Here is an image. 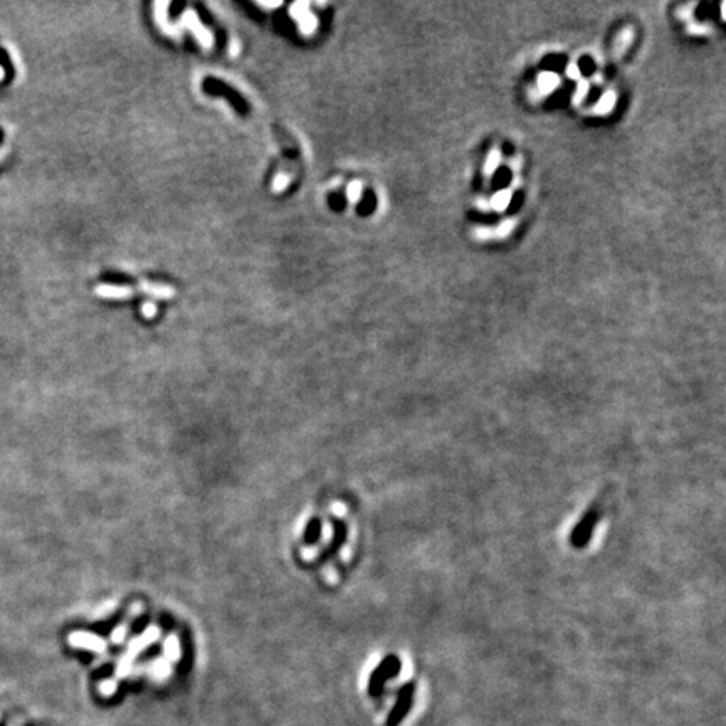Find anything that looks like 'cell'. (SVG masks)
Masks as SVG:
<instances>
[{
    "mask_svg": "<svg viewBox=\"0 0 726 726\" xmlns=\"http://www.w3.org/2000/svg\"><path fill=\"white\" fill-rule=\"evenodd\" d=\"M599 520H600V508L597 505H592L587 508L584 516L580 518L579 523L573 526V530L570 533V545L573 548L582 550L590 543L592 535H594V531L599 525Z\"/></svg>",
    "mask_w": 726,
    "mask_h": 726,
    "instance_id": "cell-1",
    "label": "cell"
},
{
    "mask_svg": "<svg viewBox=\"0 0 726 726\" xmlns=\"http://www.w3.org/2000/svg\"><path fill=\"white\" fill-rule=\"evenodd\" d=\"M182 26L185 27V29L191 31L193 36H196V39L203 46V48H205V49H210L212 48V43H214V39H212V34L205 29V27L201 24V22H198L196 12H193V11H185L183 16H182Z\"/></svg>",
    "mask_w": 726,
    "mask_h": 726,
    "instance_id": "cell-2",
    "label": "cell"
},
{
    "mask_svg": "<svg viewBox=\"0 0 726 726\" xmlns=\"http://www.w3.org/2000/svg\"><path fill=\"white\" fill-rule=\"evenodd\" d=\"M291 17L299 22V29H301L304 36H311L313 32L316 31L318 21L311 14V11H309V6L306 2L293 4V6H291Z\"/></svg>",
    "mask_w": 726,
    "mask_h": 726,
    "instance_id": "cell-3",
    "label": "cell"
},
{
    "mask_svg": "<svg viewBox=\"0 0 726 726\" xmlns=\"http://www.w3.org/2000/svg\"><path fill=\"white\" fill-rule=\"evenodd\" d=\"M397 671H399V659H397L395 656H388V658L382 663L380 668L377 669L375 674H373L372 683H370V690H372V693L380 691L383 681H385L387 678L394 676Z\"/></svg>",
    "mask_w": 726,
    "mask_h": 726,
    "instance_id": "cell-4",
    "label": "cell"
},
{
    "mask_svg": "<svg viewBox=\"0 0 726 726\" xmlns=\"http://www.w3.org/2000/svg\"><path fill=\"white\" fill-rule=\"evenodd\" d=\"M133 291L128 286H111V284H101L96 288V294L101 296V298L106 299H128L132 298Z\"/></svg>",
    "mask_w": 726,
    "mask_h": 726,
    "instance_id": "cell-5",
    "label": "cell"
},
{
    "mask_svg": "<svg viewBox=\"0 0 726 726\" xmlns=\"http://www.w3.org/2000/svg\"><path fill=\"white\" fill-rule=\"evenodd\" d=\"M140 288H142V291H145L146 294L154 296V298H159V299H169V298H172V296H175V289L170 288V286L151 284V283H146V281H143Z\"/></svg>",
    "mask_w": 726,
    "mask_h": 726,
    "instance_id": "cell-6",
    "label": "cell"
},
{
    "mask_svg": "<svg viewBox=\"0 0 726 726\" xmlns=\"http://www.w3.org/2000/svg\"><path fill=\"white\" fill-rule=\"evenodd\" d=\"M632 39H634V29H632V27H626V29L617 36L616 46H614V54H616V58H622L629 46L632 44Z\"/></svg>",
    "mask_w": 726,
    "mask_h": 726,
    "instance_id": "cell-7",
    "label": "cell"
},
{
    "mask_svg": "<svg viewBox=\"0 0 726 726\" xmlns=\"http://www.w3.org/2000/svg\"><path fill=\"white\" fill-rule=\"evenodd\" d=\"M170 4L169 2H156L155 4V12H156V21H159V24L161 26V29H164L166 34L174 36V37H180V32L177 29H174V27L169 26V22H166V9H169Z\"/></svg>",
    "mask_w": 726,
    "mask_h": 726,
    "instance_id": "cell-8",
    "label": "cell"
},
{
    "mask_svg": "<svg viewBox=\"0 0 726 726\" xmlns=\"http://www.w3.org/2000/svg\"><path fill=\"white\" fill-rule=\"evenodd\" d=\"M538 87L540 91L543 92V95H548V92L555 91L558 87V85H560V78L557 76L555 73H542L538 76Z\"/></svg>",
    "mask_w": 726,
    "mask_h": 726,
    "instance_id": "cell-9",
    "label": "cell"
},
{
    "mask_svg": "<svg viewBox=\"0 0 726 726\" xmlns=\"http://www.w3.org/2000/svg\"><path fill=\"white\" fill-rule=\"evenodd\" d=\"M614 106H616V92L607 91V92H604L602 98H600L599 103L595 105L594 113L595 114H609L610 111L614 110Z\"/></svg>",
    "mask_w": 726,
    "mask_h": 726,
    "instance_id": "cell-10",
    "label": "cell"
},
{
    "mask_svg": "<svg viewBox=\"0 0 726 726\" xmlns=\"http://www.w3.org/2000/svg\"><path fill=\"white\" fill-rule=\"evenodd\" d=\"M511 197H513L511 188H506V191H499L498 193H494L493 198H491V207H493L494 210H498V212L506 210L508 205H510V202H511Z\"/></svg>",
    "mask_w": 726,
    "mask_h": 726,
    "instance_id": "cell-11",
    "label": "cell"
},
{
    "mask_svg": "<svg viewBox=\"0 0 726 726\" xmlns=\"http://www.w3.org/2000/svg\"><path fill=\"white\" fill-rule=\"evenodd\" d=\"M499 161H501V150L498 146H494L491 151H489L486 161H484V175L486 177H491V175L496 172Z\"/></svg>",
    "mask_w": 726,
    "mask_h": 726,
    "instance_id": "cell-12",
    "label": "cell"
},
{
    "mask_svg": "<svg viewBox=\"0 0 726 726\" xmlns=\"http://www.w3.org/2000/svg\"><path fill=\"white\" fill-rule=\"evenodd\" d=\"M0 68H2V73L6 78L16 76V68H14L11 55L4 48H0Z\"/></svg>",
    "mask_w": 726,
    "mask_h": 726,
    "instance_id": "cell-13",
    "label": "cell"
},
{
    "mask_svg": "<svg viewBox=\"0 0 726 726\" xmlns=\"http://www.w3.org/2000/svg\"><path fill=\"white\" fill-rule=\"evenodd\" d=\"M360 197H362V183L358 182V180H353L348 185V188H346V198L351 203H357L360 201Z\"/></svg>",
    "mask_w": 726,
    "mask_h": 726,
    "instance_id": "cell-14",
    "label": "cell"
},
{
    "mask_svg": "<svg viewBox=\"0 0 726 726\" xmlns=\"http://www.w3.org/2000/svg\"><path fill=\"white\" fill-rule=\"evenodd\" d=\"M587 92H589V81L579 80V85L575 87V92H573V105H580L585 100Z\"/></svg>",
    "mask_w": 726,
    "mask_h": 726,
    "instance_id": "cell-15",
    "label": "cell"
},
{
    "mask_svg": "<svg viewBox=\"0 0 726 726\" xmlns=\"http://www.w3.org/2000/svg\"><path fill=\"white\" fill-rule=\"evenodd\" d=\"M289 182H291V177L288 174H279L274 178V182H272V188H274V192H283L284 188L289 185Z\"/></svg>",
    "mask_w": 726,
    "mask_h": 726,
    "instance_id": "cell-16",
    "label": "cell"
},
{
    "mask_svg": "<svg viewBox=\"0 0 726 726\" xmlns=\"http://www.w3.org/2000/svg\"><path fill=\"white\" fill-rule=\"evenodd\" d=\"M142 314L145 318H154L156 314V306L154 303H143L142 304Z\"/></svg>",
    "mask_w": 726,
    "mask_h": 726,
    "instance_id": "cell-17",
    "label": "cell"
},
{
    "mask_svg": "<svg viewBox=\"0 0 726 726\" xmlns=\"http://www.w3.org/2000/svg\"><path fill=\"white\" fill-rule=\"evenodd\" d=\"M513 228H515V222H513V220H506V222H503L501 228H499V229L496 230V234H498V235H506V234H510V233H511Z\"/></svg>",
    "mask_w": 726,
    "mask_h": 726,
    "instance_id": "cell-18",
    "label": "cell"
},
{
    "mask_svg": "<svg viewBox=\"0 0 726 726\" xmlns=\"http://www.w3.org/2000/svg\"><path fill=\"white\" fill-rule=\"evenodd\" d=\"M567 76L570 78V80H577V81H579V80H580V76H582V74H580V69L577 68L575 64H570V66L567 68Z\"/></svg>",
    "mask_w": 726,
    "mask_h": 726,
    "instance_id": "cell-19",
    "label": "cell"
},
{
    "mask_svg": "<svg viewBox=\"0 0 726 726\" xmlns=\"http://www.w3.org/2000/svg\"><path fill=\"white\" fill-rule=\"evenodd\" d=\"M259 6L267 7V9H276V7H279L281 4L279 2H272V4H269V2H259Z\"/></svg>",
    "mask_w": 726,
    "mask_h": 726,
    "instance_id": "cell-20",
    "label": "cell"
},
{
    "mask_svg": "<svg viewBox=\"0 0 726 726\" xmlns=\"http://www.w3.org/2000/svg\"><path fill=\"white\" fill-rule=\"evenodd\" d=\"M721 18H723V21L726 18V4L721 6Z\"/></svg>",
    "mask_w": 726,
    "mask_h": 726,
    "instance_id": "cell-21",
    "label": "cell"
},
{
    "mask_svg": "<svg viewBox=\"0 0 726 726\" xmlns=\"http://www.w3.org/2000/svg\"><path fill=\"white\" fill-rule=\"evenodd\" d=\"M237 53V43L235 41H233V54Z\"/></svg>",
    "mask_w": 726,
    "mask_h": 726,
    "instance_id": "cell-22",
    "label": "cell"
},
{
    "mask_svg": "<svg viewBox=\"0 0 726 726\" xmlns=\"http://www.w3.org/2000/svg\"><path fill=\"white\" fill-rule=\"evenodd\" d=\"M2 143H4V129L0 128V145H2Z\"/></svg>",
    "mask_w": 726,
    "mask_h": 726,
    "instance_id": "cell-23",
    "label": "cell"
}]
</instances>
